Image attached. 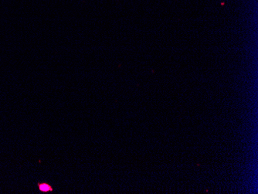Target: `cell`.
Masks as SVG:
<instances>
[{
	"label": "cell",
	"instance_id": "6da1fadb",
	"mask_svg": "<svg viewBox=\"0 0 258 194\" xmlns=\"http://www.w3.org/2000/svg\"><path fill=\"white\" fill-rule=\"evenodd\" d=\"M38 188L39 190L43 192H53V187L46 182H39Z\"/></svg>",
	"mask_w": 258,
	"mask_h": 194
}]
</instances>
